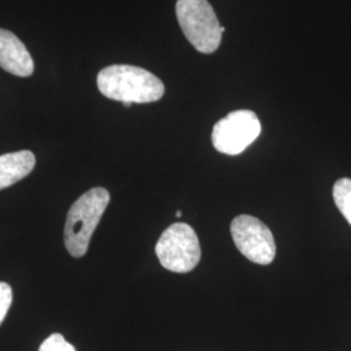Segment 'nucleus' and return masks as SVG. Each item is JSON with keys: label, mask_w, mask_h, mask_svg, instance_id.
I'll use <instances>...</instances> for the list:
<instances>
[{"label": "nucleus", "mask_w": 351, "mask_h": 351, "mask_svg": "<svg viewBox=\"0 0 351 351\" xmlns=\"http://www.w3.org/2000/svg\"><path fill=\"white\" fill-rule=\"evenodd\" d=\"M333 198L335 203L351 226V180L339 178L333 186Z\"/></svg>", "instance_id": "nucleus-9"}, {"label": "nucleus", "mask_w": 351, "mask_h": 351, "mask_svg": "<svg viewBox=\"0 0 351 351\" xmlns=\"http://www.w3.org/2000/svg\"><path fill=\"white\" fill-rule=\"evenodd\" d=\"M176 216H177V217H181V216H182V213H181V211H177V213H176Z\"/></svg>", "instance_id": "nucleus-12"}, {"label": "nucleus", "mask_w": 351, "mask_h": 351, "mask_svg": "<svg viewBox=\"0 0 351 351\" xmlns=\"http://www.w3.org/2000/svg\"><path fill=\"white\" fill-rule=\"evenodd\" d=\"M176 14L189 42L202 52L213 53L221 43V26L207 0H178Z\"/></svg>", "instance_id": "nucleus-3"}, {"label": "nucleus", "mask_w": 351, "mask_h": 351, "mask_svg": "<svg viewBox=\"0 0 351 351\" xmlns=\"http://www.w3.org/2000/svg\"><path fill=\"white\" fill-rule=\"evenodd\" d=\"M230 233L241 254L252 263L268 265L275 261L276 242L262 220L250 215L237 216L230 224Z\"/></svg>", "instance_id": "nucleus-6"}, {"label": "nucleus", "mask_w": 351, "mask_h": 351, "mask_svg": "<svg viewBox=\"0 0 351 351\" xmlns=\"http://www.w3.org/2000/svg\"><path fill=\"white\" fill-rule=\"evenodd\" d=\"M155 252L164 268L176 274L193 271L202 255L195 230L185 223H175L167 228L156 243Z\"/></svg>", "instance_id": "nucleus-4"}, {"label": "nucleus", "mask_w": 351, "mask_h": 351, "mask_svg": "<svg viewBox=\"0 0 351 351\" xmlns=\"http://www.w3.org/2000/svg\"><path fill=\"white\" fill-rule=\"evenodd\" d=\"M110 193L104 188L90 189L72 204L64 228V243L73 258L88 252L90 239L110 203Z\"/></svg>", "instance_id": "nucleus-2"}, {"label": "nucleus", "mask_w": 351, "mask_h": 351, "mask_svg": "<svg viewBox=\"0 0 351 351\" xmlns=\"http://www.w3.org/2000/svg\"><path fill=\"white\" fill-rule=\"evenodd\" d=\"M97 84L106 98L123 103H152L164 95L163 82L134 65H110L99 72Z\"/></svg>", "instance_id": "nucleus-1"}, {"label": "nucleus", "mask_w": 351, "mask_h": 351, "mask_svg": "<svg viewBox=\"0 0 351 351\" xmlns=\"http://www.w3.org/2000/svg\"><path fill=\"white\" fill-rule=\"evenodd\" d=\"M36 167V156L32 151L8 152L0 156V190L10 188L30 175Z\"/></svg>", "instance_id": "nucleus-8"}, {"label": "nucleus", "mask_w": 351, "mask_h": 351, "mask_svg": "<svg viewBox=\"0 0 351 351\" xmlns=\"http://www.w3.org/2000/svg\"><path fill=\"white\" fill-rule=\"evenodd\" d=\"M261 132L262 124L252 111L228 113L213 126V147L226 155H239L259 137Z\"/></svg>", "instance_id": "nucleus-5"}, {"label": "nucleus", "mask_w": 351, "mask_h": 351, "mask_svg": "<svg viewBox=\"0 0 351 351\" xmlns=\"http://www.w3.org/2000/svg\"><path fill=\"white\" fill-rule=\"evenodd\" d=\"M39 351H75V349L62 335L53 333L49 339L43 341Z\"/></svg>", "instance_id": "nucleus-10"}, {"label": "nucleus", "mask_w": 351, "mask_h": 351, "mask_svg": "<svg viewBox=\"0 0 351 351\" xmlns=\"http://www.w3.org/2000/svg\"><path fill=\"white\" fill-rule=\"evenodd\" d=\"M0 66L19 77H29L34 72V63L25 45L4 29H0Z\"/></svg>", "instance_id": "nucleus-7"}, {"label": "nucleus", "mask_w": 351, "mask_h": 351, "mask_svg": "<svg viewBox=\"0 0 351 351\" xmlns=\"http://www.w3.org/2000/svg\"><path fill=\"white\" fill-rule=\"evenodd\" d=\"M12 304V289L7 282H0V326Z\"/></svg>", "instance_id": "nucleus-11"}]
</instances>
